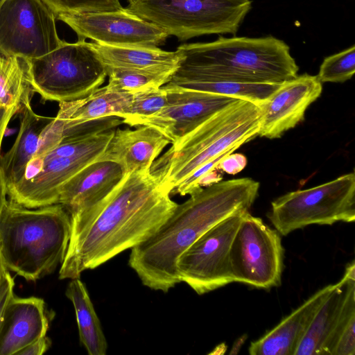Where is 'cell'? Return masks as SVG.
Returning a JSON list of instances; mask_svg holds the SVG:
<instances>
[{
	"label": "cell",
	"instance_id": "8992f818",
	"mask_svg": "<svg viewBox=\"0 0 355 355\" xmlns=\"http://www.w3.org/2000/svg\"><path fill=\"white\" fill-rule=\"evenodd\" d=\"M114 130L62 141L34 155L21 180L7 187L10 200L27 208L57 204L63 185L85 166L99 159Z\"/></svg>",
	"mask_w": 355,
	"mask_h": 355
},
{
	"label": "cell",
	"instance_id": "d590c367",
	"mask_svg": "<svg viewBox=\"0 0 355 355\" xmlns=\"http://www.w3.org/2000/svg\"><path fill=\"white\" fill-rule=\"evenodd\" d=\"M8 270L7 269V268L6 267V266L4 264L3 259L1 257V254L0 253V281H1L3 275H4V273Z\"/></svg>",
	"mask_w": 355,
	"mask_h": 355
},
{
	"label": "cell",
	"instance_id": "d6a6232c",
	"mask_svg": "<svg viewBox=\"0 0 355 355\" xmlns=\"http://www.w3.org/2000/svg\"><path fill=\"white\" fill-rule=\"evenodd\" d=\"M51 345V340L45 336L20 350L17 355H42L49 349Z\"/></svg>",
	"mask_w": 355,
	"mask_h": 355
},
{
	"label": "cell",
	"instance_id": "7402d4cb",
	"mask_svg": "<svg viewBox=\"0 0 355 355\" xmlns=\"http://www.w3.org/2000/svg\"><path fill=\"white\" fill-rule=\"evenodd\" d=\"M131 101V93L115 91L106 85L84 98L59 103L54 120L65 126L111 116L123 119Z\"/></svg>",
	"mask_w": 355,
	"mask_h": 355
},
{
	"label": "cell",
	"instance_id": "d6986e66",
	"mask_svg": "<svg viewBox=\"0 0 355 355\" xmlns=\"http://www.w3.org/2000/svg\"><path fill=\"white\" fill-rule=\"evenodd\" d=\"M170 140L156 129L140 125L135 130L117 129L99 159L119 164L124 175L148 172Z\"/></svg>",
	"mask_w": 355,
	"mask_h": 355
},
{
	"label": "cell",
	"instance_id": "4fadbf2b",
	"mask_svg": "<svg viewBox=\"0 0 355 355\" xmlns=\"http://www.w3.org/2000/svg\"><path fill=\"white\" fill-rule=\"evenodd\" d=\"M78 35L79 40L114 46L158 47L168 35L155 24L132 13L125 8L113 11L54 13Z\"/></svg>",
	"mask_w": 355,
	"mask_h": 355
},
{
	"label": "cell",
	"instance_id": "f546056e",
	"mask_svg": "<svg viewBox=\"0 0 355 355\" xmlns=\"http://www.w3.org/2000/svg\"><path fill=\"white\" fill-rule=\"evenodd\" d=\"M53 12H89L123 8L119 0H42Z\"/></svg>",
	"mask_w": 355,
	"mask_h": 355
},
{
	"label": "cell",
	"instance_id": "9c48e42d",
	"mask_svg": "<svg viewBox=\"0 0 355 355\" xmlns=\"http://www.w3.org/2000/svg\"><path fill=\"white\" fill-rule=\"evenodd\" d=\"M268 217L275 230L284 236L313 224L354 222V173L277 198L271 202Z\"/></svg>",
	"mask_w": 355,
	"mask_h": 355
},
{
	"label": "cell",
	"instance_id": "5b68a950",
	"mask_svg": "<svg viewBox=\"0 0 355 355\" xmlns=\"http://www.w3.org/2000/svg\"><path fill=\"white\" fill-rule=\"evenodd\" d=\"M259 105L239 99L185 135L156 159L150 173L171 193L201 166L228 150H236L258 135Z\"/></svg>",
	"mask_w": 355,
	"mask_h": 355
},
{
	"label": "cell",
	"instance_id": "2e32d148",
	"mask_svg": "<svg viewBox=\"0 0 355 355\" xmlns=\"http://www.w3.org/2000/svg\"><path fill=\"white\" fill-rule=\"evenodd\" d=\"M322 91L317 76L304 73L282 83L262 104L258 135L268 139L279 138L304 118L308 107Z\"/></svg>",
	"mask_w": 355,
	"mask_h": 355
},
{
	"label": "cell",
	"instance_id": "d4e9b609",
	"mask_svg": "<svg viewBox=\"0 0 355 355\" xmlns=\"http://www.w3.org/2000/svg\"><path fill=\"white\" fill-rule=\"evenodd\" d=\"M26 60L0 54V106L18 113L33 92L26 75Z\"/></svg>",
	"mask_w": 355,
	"mask_h": 355
},
{
	"label": "cell",
	"instance_id": "9a60e30c",
	"mask_svg": "<svg viewBox=\"0 0 355 355\" xmlns=\"http://www.w3.org/2000/svg\"><path fill=\"white\" fill-rule=\"evenodd\" d=\"M167 103L156 114L138 120L162 133L173 144L200 124L240 98L198 90L162 86Z\"/></svg>",
	"mask_w": 355,
	"mask_h": 355
},
{
	"label": "cell",
	"instance_id": "8d00e7d4",
	"mask_svg": "<svg viewBox=\"0 0 355 355\" xmlns=\"http://www.w3.org/2000/svg\"><path fill=\"white\" fill-rule=\"evenodd\" d=\"M2 1H3V0H0V3H1V2Z\"/></svg>",
	"mask_w": 355,
	"mask_h": 355
},
{
	"label": "cell",
	"instance_id": "277c9868",
	"mask_svg": "<svg viewBox=\"0 0 355 355\" xmlns=\"http://www.w3.org/2000/svg\"><path fill=\"white\" fill-rule=\"evenodd\" d=\"M71 218L60 204L27 208L7 200L0 214V253L8 270L36 281L62 264Z\"/></svg>",
	"mask_w": 355,
	"mask_h": 355
},
{
	"label": "cell",
	"instance_id": "4316f807",
	"mask_svg": "<svg viewBox=\"0 0 355 355\" xmlns=\"http://www.w3.org/2000/svg\"><path fill=\"white\" fill-rule=\"evenodd\" d=\"M280 84L202 82L189 83L178 88L225 95L247 100L260 105L270 97Z\"/></svg>",
	"mask_w": 355,
	"mask_h": 355
},
{
	"label": "cell",
	"instance_id": "7a4b0ae2",
	"mask_svg": "<svg viewBox=\"0 0 355 355\" xmlns=\"http://www.w3.org/2000/svg\"><path fill=\"white\" fill-rule=\"evenodd\" d=\"M259 189L250 178L220 180L191 194L148 239L132 248L128 264L141 283L166 293L181 282L177 262L202 234L232 214L250 211Z\"/></svg>",
	"mask_w": 355,
	"mask_h": 355
},
{
	"label": "cell",
	"instance_id": "1f68e13d",
	"mask_svg": "<svg viewBox=\"0 0 355 355\" xmlns=\"http://www.w3.org/2000/svg\"><path fill=\"white\" fill-rule=\"evenodd\" d=\"M247 159L240 153H230L224 157L218 165V169L235 175L241 171L246 166Z\"/></svg>",
	"mask_w": 355,
	"mask_h": 355
},
{
	"label": "cell",
	"instance_id": "ffe728a7",
	"mask_svg": "<svg viewBox=\"0 0 355 355\" xmlns=\"http://www.w3.org/2000/svg\"><path fill=\"white\" fill-rule=\"evenodd\" d=\"M329 284L315 292L277 326L251 343V355H295L316 311L332 291Z\"/></svg>",
	"mask_w": 355,
	"mask_h": 355
},
{
	"label": "cell",
	"instance_id": "52a82bcc",
	"mask_svg": "<svg viewBox=\"0 0 355 355\" xmlns=\"http://www.w3.org/2000/svg\"><path fill=\"white\" fill-rule=\"evenodd\" d=\"M26 79L45 101L67 102L84 98L100 87L105 65L91 42H64L52 51L26 60Z\"/></svg>",
	"mask_w": 355,
	"mask_h": 355
},
{
	"label": "cell",
	"instance_id": "cb8c5ba5",
	"mask_svg": "<svg viewBox=\"0 0 355 355\" xmlns=\"http://www.w3.org/2000/svg\"><path fill=\"white\" fill-rule=\"evenodd\" d=\"M65 295L75 310L81 344L89 355H105V336L87 290L79 277L71 279Z\"/></svg>",
	"mask_w": 355,
	"mask_h": 355
},
{
	"label": "cell",
	"instance_id": "83f0119b",
	"mask_svg": "<svg viewBox=\"0 0 355 355\" xmlns=\"http://www.w3.org/2000/svg\"><path fill=\"white\" fill-rule=\"evenodd\" d=\"M167 103V92L163 87H152L132 94V101L123 123L134 126L143 118L159 112Z\"/></svg>",
	"mask_w": 355,
	"mask_h": 355
},
{
	"label": "cell",
	"instance_id": "e0dca14e",
	"mask_svg": "<svg viewBox=\"0 0 355 355\" xmlns=\"http://www.w3.org/2000/svg\"><path fill=\"white\" fill-rule=\"evenodd\" d=\"M355 304V263L345 268L316 311L295 355H331L336 332L348 309Z\"/></svg>",
	"mask_w": 355,
	"mask_h": 355
},
{
	"label": "cell",
	"instance_id": "6da1fadb",
	"mask_svg": "<svg viewBox=\"0 0 355 355\" xmlns=\"http://www.w3.org/2000/svg\"><path fill=\"white\" fill-rule=\"evenodd\" d=\"M170 196L150 171L125 175L90 224L70 237L59 278H78L148 239L177 207Z\"/></svg>",
	"mask_w": 355,
	"mask_h": 355
},
{
	"label": "cell",
	"instance_id": "3957f363",
	"mask_svg": "<svg viewBox=\"0 0 355 355\" xmlns=\"http://www.w3.org/2000/svg\"><path fill=\"white\" fill-rule=\"evenodd\" d=\"M176 51L179 65L165 87L202 82L279 84L296 77L299 70L289 46L272 35L220 37L184 44Z\"/></svg>",
	"mask_w": 355,
	"mask_h": 355
},
{
	"label": "cell",
	"instance_id": "f1b7e54d",
	"mask_svg": "<svg viewBox=\"0 0 355 355\" xmlns=\"http://www.w3.org/2000/svg\"><path fill=\"white\" fill-rule=\"evenodd\" d=\"M355 72V45L326 57L317 77L322 83H344Z\"/></svg>",
	"mask_w": 355,
	"mask_h": 355
},
{
	"label": "cell",
	"instance_id": "603a6c76",
	"mask_svg": "<svg viewBox=\"0 0 355 355\" xmlns=\"http://www.w3.org/2000/svg\"><path fill=\"white\" fill-rule=\"evenodd\" d=\"M101 61L107 67L144 69L178 67L180 55L159 47L114 46L91 42Z\"/></svg>",
	"mask_w": 355,
	"mask_h": 355
},
{
	"label": "cell",
	"instance_id": "ac0fdd59",
	"mask_svg": "<svg viewBox=\"0 0 355 355\" xmlns=\"http://www.w3.org/2000/svg\"><path fill=\"white\" fill-rule=\"evenodd\" d=\"M46 311L42 298L13 295L6 307L0 327V355H17L45 336L49 323Z\"/></svg>",
	"mask_w": 355,
	"mask_h": 355
},
{
	"label": "cell",
	"instance_id": "836d02e7",
	"mask_svg": "<svg viewBox=\"0 0 355 355\" xmlns=\"http://www.w3.org/2000/svg\"><path fill=\"white\" fill-rule=\"evenodd\" d=\"M15 114L17 113L15 111L7 110L0 106V150L8 125Z\"/></svg>",
	"mask_w": 355,
	"mask_h": 355
},
{
	"label": "cell",
	"instance_id": "44dd1931",
	"mask_svg": "<svg viewBox=\"0 0 355 355\" xmlns=\"http://www.w3.org/2000/svg\"><path fill=\"white\" fill-rule=\"evenodd\" d=\"M19 128L10 148L0 155V167L7 187L19 182L23 178L26 167L35 154L42 132L53 119L34 112L31 102L20 108Z\"/></svg>",
	"mask_w": 355,
	"mask_h": 355
},
{
	"label": "cell",
	"instance_id": "4dcf8cb0",
	"mask_svg": "<svg viewBox=\"0 0 355 355\" xmlns=\"http://www.w3.org/2000/svg\"><path fill=\"white\" fill-rule=\"evenodd\" d=\"M15 286L14 279L11 277L8 270L3 275L0 281V327L2 323L6 307L13 296Z\"/></svg>",
	"mask_w": 355,
	"mask_h": 355
},
{
	"label": "cell",
	"instance_id": "30bf717a",
	"mask_svg": "<svg viewBox=\"0 0 355 355\" xmlns=\"http://www.w3.org/2000/svg\"><path fill=\"white\" fill-rule=\"evenodd\" d=\"M230 264L233 282L263 289L279 286L284 267L279 233L246 211L231 243Z\"/></svg>",
	"mask_w": 355,
	"mask_h": 355
},
{
	"label": "cell",
	"instance_id": "484cf974",
	"mask_svg": "<svg viewBox=\"0 0 355 355\" xmlns=\"http://www.w3.org/2000/svg\"><path fill=\"white\" fill-rule=\"evenodd\" d=\"M177 69L173 67L144 69L106 67L109 77L107 87L131 94L148 88L161 87L170 80Z\"/></svg>",
	"mask_w": 355,
	"mask_h": 355
},
{
	"label": "cell",
	"instance_id": "ba28073f",
	"mask_svg": "<svg viewBox=\"0 0 355 355\" xmlns=\"http://www.w3.org/2000/svg\"><path fill=\"white\" fill-rule=\"evenodd\" d=\"M128 1V10L182 41L205 35H235L252 8L251 0Z\"/></svg>",
	"mask_w": 355,
	"mask_h": 355
},
{
	"label": "cell",
	"instance_id": "8fae6325",
	"mask_svg": "<svg viewBox=\"0 0 355 355\" xmlns=\"http://www.w3.org/2000/svg\"><path fill=\"white\" fill-rule=\"evenodd\" d=\"M53 12L42 0H3L0 3V54L30 60L60 46Z\"/></svg>",
	"mask_w": 355,
	"mask_h": 355
},
{
	"label": "cell",
	"instance_id": "7c38bea8",
	"mask_svg": "<svg viewBox=\"0 0 355 355\" xmlns=\"http://www.w3.org/2000/svg\"><path fill=\"white\" fill-rule=\"evenodd\" d=\"M236 212L202 234L179 257L177 270L181 282L198 295L233 282L230 264L231 243L243 214Z\"/></svg>",
	"mask_w": 355,
	"mask_h": 355
},
{
	"label": "cell",
	"instance_id": "5bb4252c",
	"mask_svg": "<svg viewBox=\"0 0 355 355\" xmlns=\"http://www.w3.org/2000/svg\"><path fill=\"white\" fill-rule=\"evenodd\" d=\"M124 175L119 164L98 159L85 166L63 185L58 203L70 215V237L90 224L101 205Z\"/></svg>",
	"mask_w": 355,
	"mask_h": 355
},
{
	"label": "cell",
	"instance_id": "e575fe53",
	"mask_svg": "<svg viewBox=\"0 0 355 355\" xmlns=\"http://www.w3.org/2000/svg\"><path fill=\"white\" fill-rule=\"evenodd\" d=\"M7 184L0 167V214L7 202Z\"/></svg>",
	"mask_w": 355,
	"mask_h": 355
}]
</instances>
